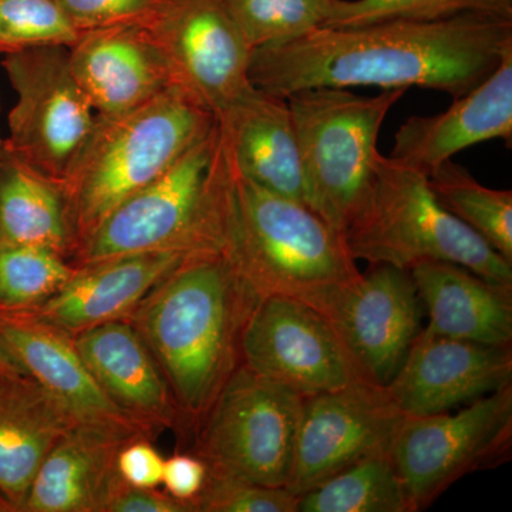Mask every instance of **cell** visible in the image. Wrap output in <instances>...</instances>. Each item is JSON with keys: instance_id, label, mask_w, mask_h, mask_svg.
<instances>
[{"instance_id": "obj_32", "label": "cell", "mask_w": 512, "mask_h": 512, "mask_svg": "<svg viewBox=\"0 0 512 512\" xmlns=\"http://www.w3.org/2000/svg\"><path fill=\"white\" fill-rule=\"evenodd\" d=\"M299 495L288 487L214 477L208 474L197 512H298Z\"/></svg>"}, {"instance_id": "obj_15", "label": "cell", "mask_w": 512, "mask_h": 512, "mask_svg": "<svg viewBox=\"0 0 512 512\" xmlns=\"http://www.w3.org/2000/svg\"><path fill=\"white\" fill-rule=\"evenodd\" d=\"M512 384L511 345L494 346L421 329L384 387L403 416L456 410Z\"/></svg>"}, {"instance_id": "obj_26", "label": "cell", "mask_w": 512, "mask_h": 512, "mask_svg": "<svg viewBox=\"0 0 512 512\" xmlns=\"http://www.w3.org/2000/svg\"><path fill=\"white\" fill-rule=\"evenodd\" d=\"M298 512H410V504L386 447L299 495Z\"/></svg>"}, {"instance_id": "obj_14", "label": "cell", "mask_w": 512, "mask_h": 512, "mask_svg": "<svg viewBox=\"0 0 512 512\" xmlns=\"http://www.w3.org/2000/svg\"><path fill=\"white\" fill-rule=\"evenodd\" d=\"M403 417L384 387L359 380L302 397L289 490L301 495L367 454L389 447Z\"/></svg>"}, {"instance_id": "obj_30", "label": "cell", "mask_w": 512, "mask_h": 512, "mask_svg": "<svg viewBox=\"0 0 512 512\" xmlns=\"http://www.w3.org/2000/svg\"><path fill=\"white\" fill-rule=\"evenodd\" d=\"M463 15L512 19V0H335L326 28H350L389 20L434 22Z\"/></svg>"}, {"instance_id": "obj_29", "label": "cell", "mask_w": 512, "mask_h": 512, "mask_svg": "<svg viewBox=\"0 0 512 512\" xmlns=\"http://www.w3.org/2000/svg\"><path fill=\"white\" fill-rule=\"evenodd\" d=\"M62 255L33 245H0V309H32L55 296L72 278Z\"/></svg>"}, {"instance_id": "obj_2", "label": "cell", "mask_w": 512, "mask_h": 512, "mask_svg": "<svg viewBox=\"0 0 512 512\" xmlns=\"http://www.w3.org/2000/svg\"><path fill=\"white\" fill-rule=\"evenodd\" d=\"M202 251L217 252L258 295L303 299L359 274L339 231L302 202L242 177L220 126Z\"/></svg>"}, {"instance_id": "obj_31", "label": "cell", "mask_w": 512, "mask_h": 512, "mask_svg": "<svg viewBox=\"0 0 512 512\" xmlns=\"http://www.w3.org/2000/svg\"><path fill=\"white\" fill-rule=\"evenodd\" d=\"M86 35L56 0H0V55L33 47H73Z\"/></svg>"}, {"instance_id": "obj_33", "label": "cell", "mask_w": 512, "mask_h": 512, "mask_svg": "<svg viewBox=\"0 0 512 512\" xmlns=\"http://www.w3.org/2000/svg\"><path fill=\"white\" fill-rule=\"evenodd\" d=\"M82 32L144 28L156 18L165 0H56Z\"/></svg>"}, {"instance_id": "obj_27", "label": "cell", "mask_w": 512, "mask_h": 512, "mask_svg": "<svg viewBox=\"0 0 512 512\" xmlns=\"http://www.w3.org/2000/svg\"><path fill=\"white\" fill-rule=\"evenodd\" d=\"M440 204L473 229L494 251L512 264V192L478 183L473 174L453 160L429 175Z\"/></svg>"}, {"instance_id": "obj_24", "label": "cell", "mask_w": 512, "mask_h": 512, "mask_svg": "<svg viewBox=\"0 0 512 512\" xmlns=\"http://www.w3.org/2000/svg\"><path fill=\"white\" fill-rule=\"evenodd\" d=\"M76 421L26 375L0 373V491L22 512L37 470Z\"/></svg>"}, {"instance_id": "obj_11", "label": "cell", "mask_w": 512, "mask_h": 512, "mask_svg": "<svg viewBox=\"0 0 512 512\" xmlns=\"http://www.w3.org/2000/svg\"><path fill=\"white\" fill-rule=\"evenodd\" d=\"M18 93L5 146L50 180L62 184L96 123L89 97L74 77L70 49L33 47L3 55Z\"/></svg>"}, {"instance_id": "obj_28", "label": "cell", "mask_w": 512, "mask_h": 512, "mask_svg": "<svg viewBox=\"0 0 512 512\" xmlns=\"http://www.w3.org/2000/svg\"><path fill=\"white\" fill-rule=\"evenodd\" d=\"M251 50L326 28L335 0H224Z\"/></svg>"}, {"instance_id": "obj_37", "label": "cell", "mask_w": 512, "mask_h": 512, "mask_svg": "<svg viewBox=\"0 0 512 512\" xmlns=\"http://www.w3.org/2000/svg\"><path fill=\"white\" fill-rule=\"evenodd\" d=\"M0 373H6V375H26V373L20 369L18 363L2 348H0Z\"/></svg>"}, {"instance_id": "obj_39", "label": "cell", "mask_w": 512, "mask_h": 512, "mask_svg": "<svg viewBox=\"0 0 512 512\" xmlns=\"http://www.w3.org/2000/svg\"><path fill=\"white\" fill-rule=\"evenodd\" d=\"M2 150H3V138L0 137V154H2Z\"/></svg>"}, {"instance_id": "obj_12", "label": "cell", "mask_w": 512, "mask_h": 512, "mask_svg": "<svg viewBox=\"0 0 512 512\" xmlns=\"http://www.w3.org/2000/svg\"><path fill=\"white\" fill-rule=\"evenodd\" d=\"M177 84L220 120L254 87L252 50L224 0H165L144 26Z\"/></svg>"}, {"instance_id": "obj_13", "label": "cell", "mask_w": 512, "mask_h": 512, "mask_svg": "<svg viewBox=\"0 0 512 512\" xmlns=\"http://www.w3.org/2000/svg\"><path fill=\"white\" fill-rule=\"evenodd\" d=\"M241 359L258 375L302 397L357 382L323 316L292 296L256 302L242 332Z\"/></svg>"}, {"instance_id": "obj_34", "label": "cell", "mask_w": 512, "mask_h": 512, "mask_svg": "<svg viewBox=\"0 0 512 512\" xmlns=\"http://www.w3.org/2000/svg\"><path fill=\"white\" fill-rule=\"evenodd\" d=\"M164 458L144 437L128 441L117 457V470L124 483L137 488L163 484Z\"/></svg>"}, {"instance_id": "obj_18", "label": "cell", "mask_w": 512, "mask_h": 512, "mask_svg": "<svg viewBox=\"0 0 512 512\" xmlns=\"http://www.w3.org/2000/svg\"><path fill=\"white\" fill-rule=\"evenodd\" d=\"M187 255L141 252L74 266L72 278L55 296L28 311L72 336L103 323L126 320Z\"/></svg>"}, {"instance_id": "obj_9", "label": "cell", "mask_w": 512, "mask_h": 512, "mask_svg": "<svg viewBox=\"0 0 512 512\" xmlns=\"http://www.w3.org/2000/svg\"><path fill=\"white\" fill-rule=\"evenodd\" d=\"M302 301L323 316L359 382L386 387L423 329L412 275L392 265L330 285Z\"/></svg>"}, {"instance_id": "obj_20", "label": "cell", "mask_w": 512, "mask_h": 512, "mask_svg": "<svg viewBox=\"0 0 512 512\" xmlns=\"http://www.w3.org/2000/svg\"><path fill=\"white\" fill-rule=\"evenodd\" d=\"M70 66L97 116L127 113L177 84L161 50L137 26L87 32L70 47Z\"/></svg>"}, {"instance_id": "obj_25", "label": "cell", "mask_w": 512, "mask_h": 512, "mask_svg": "<svg viewBox=\"0 0 512 512\" xmlns=\"http://www.w3.org/2000/svg\"><path fill=\"white\" fill-rule=\"evenodd\" d=\"M0 245L52 249L72 264L77 241L62 185L9 151L0 154Z\"/></svg>"}, {"instance_id": "obj_8", "label": "cell", "mask_w": 512, "mask_h": 512, "mask_svg": "<svg viewBox=\"0 0 512 512\" xmlns=\"http://www.w3.org/2000/svg\"><path fill=\"white\" fill-rule=\"evenodd\" d=\"M512 451V384L456 412L404 416L389 454L410 512L427 510L458 480L507 463Z\"/></svg>"}, {"instance_id": "obj_3", "label": "cell", "mask_w": 512, "mask_h": 512, "mask_svg": "<svg viewBox=\"0 0 512 512\" xmlns=\"http://www.w3.org/2000/svg\"><path fill=\"white\" fill-rule=\"evenodd\" d=\"M258 301L220 254L192 252L127 319L194 426L241 365L242 332Z\"/></svg>"}, {"instance_id": "obj_16", "label": "cell", "mask_w": 512, "mask_h": 512, "mask_svg": "<svg viewBox=\"0 0 512 512\" xmlns=\"http://www.w3.org/2000/svg\"><path fill=\"white\" fill-rule=\"evenodd\" d=\"M0 348L76 423L150 436L151 429L111 402L74 346L73 336L28 309H0Z\"/></svg>"}, {"instance_id": "obj_23", "label": "cell", "mask_w": 512, "mask_h": 512, "mask_svg": "<svg viewBox=\"0 0 512 512\" xmlns=\"http://www.w3.org/2000/svg\"><path fill=\"white\" fill-rule=\"evenodd\" d=\"M409 272L429 316L424 329L483 345H511L512 286L487 281L453 262H420Z\"/></svg>"}, {"instance_id": "obj_36", "label": "cell", "mask_w": 512, "mask_h": 512, "mask_svg": "<svg viewBox=\"0 0 512 512\" xmlns=\"http://www.w3.org/2000/svg\"><path fill=\"white\" fill-rule=\"evenodd\" d=\"M107 512H197V505L177 500L156 488L131 487L121 484L111 498Z\"/></svg>"}, {"instance_id": "obj_38", "label": "cell", "mask_w": 512, "mask_h": 512, "mask_svg": "<svg viewBox=\"0 0 512 512\" xmlns=\"http://www.w3.org/2000/svg\"><path fill=\"white\" fill-rule=\"evenodd\" d=\"M0 512H15L2 491H0Z\"/></svg>"}, {"instance_id": "obj_22", "label": "cell", "mask_w": 512, "mask_h": 512, "mask_svg": "<svg viewBox=\"0 0 512 512\" xmlns=\"http://www.w3.org/2000/svg\"><path fill=\"white\" fill-rule=\"evenodd\" d=\"M217 121L242 177L308 205L298 138L285 97L254 86Z\"/></svg>"}, {"instance_id": "obj_19", "label": "cell", "mask_w": 512, "mask_h": 512, "mask_svg": "<svg viewBox=\"0 0 512 512\" xmlns=\"http://www.w3.org/2000/svg\"><path fill=\"white\" fill-rule=\"evenodd\" d=\"M143 436L114 427L76 423L37 470L22 512H107L121 480L117 457Z\"/></svg>"}, {"instance_id": "obj_17", "label": "cell", "mask_w": 512, "mask_h": 512, "mask_svg": "<svg viewBox=\"0 0 512 512\" xmlns=\"http://www.w3.org/2000/svg\"><path fill=\"white\" fill-rule=\"evenodd\" d=\"M512 140V46L500 64L450 109L404 121L389 157L429 175L460 151L490 140Z\"/></svg>"}, {"instance_id": "obj_7", "label": "cell", "mask_w": 512, "mask_h": 512, "mask_svg": "<svg viewBox=\"0 0 512 512\" xmlns=\"http://www.w3.org/2000/svg\"><path fill=\"white\" fill-rule=\"evenodd\" d=\"M301 407L298 393L241 363L198 424L195 454L210 476L288 487Z\"/></svg>"}, {"instance_id": "obj_6", "label": "cell", "mask_w": 512, "mask_h": 512, "mask_svg": "<svg viewBox=\"0 0 512 512\" xmlns=\"http://www.w3.org/2000/svg\"><path fill=\"white\" fill-rule=\"evenodd\" d=\"M406 89L359 96L312 87L286 97L298 138L306 202L343 234L362 208L375 173L377 138Z\"/></svg>"}, {"instance_id": "obj_35", "label": "cell", "mask_w": 512, "mask_h": 512, "mask_svg": "<svg viewBox=\"0 0 512 512\" xmlns=\"http://www.w3.org/2000/svg\"><path fill=\"white\" fill-rule=\"evenodd\" d=\"M207 478V464L197 454H177L164 461L163 484L177 500L197 505Z\"/></svg>"}, {"instance_id": "obj_1", "label": "cell", "mask_w": 512, "mask_h": 512, "mask_svg": "<svg viewBox=\"0 0 512 512\" xmlns=\"http://www.w3.org/2000/svg\"><path fill=\"white\" fill-rule=\"evenodd\" d=\"M512 46V19L490 15L389 20L308 35L252 50L249 80L288 97L312 87L443 92L453 99L483 82Z\"/></svg>"}, {"instance_id": "obj_21", "label": "cell", "mask_w": 512, "mask_h": 512, "mask_svg": "<svg viewBox=\"0 0 512 512\" xmlns=\"http://www.w3.org/2000/svg\"><path fill=\"white\" fill-rule=\"evenodd\" d=\"M73 342L101 390L123 412L151 430L174 426L180 412L173 393L133 323L93 326Z\"/></svg>"}, {"instance_id": "obj_4", "label": "cell", "mask_w": 512, "mask_h": 512, "mask_svg": "<svg viewBox=\"0 0 512 512\" xmlns=\"http://www.w3.org/2000/svg\"><path fill=\"white\" fill-rule=\"evenodd\" d=\"M215 124L214 114L178 84L127 113L97 116L60 184L77 248L117 205L153 183Z\"/></svg>"}, {"instance_id": "obj_10", "label": "cell", "mask_w": 512, "mask_h": 512, "mask_svg": "<svg viewBox=\"0 0 512 512\" xmlns=\"http://www.w3.org/2000/svg\"><path fill=\"white\" fill-rule=\"evenodd\" d=\"M218 121L153 183L117 205L77 248L73 266L153 251L200 252Z\"/></svg>"}, {"instance_id": "obj_5", "label": "cell", "mask_w": 512, "mask_h": 512, "mask_svg": "<svg viewBox=\"0 0 512 512\" xmlns=\"http://www.w3.org/2000/svg\"><path fill=\"white\" fill-rule=\"evenodd\" d=\"M342 235L356 262L406 271L420 262H453L512 286L511 262L440 204L429 177L380 153L366 200Z\"/></svg>"}]
</instances>
